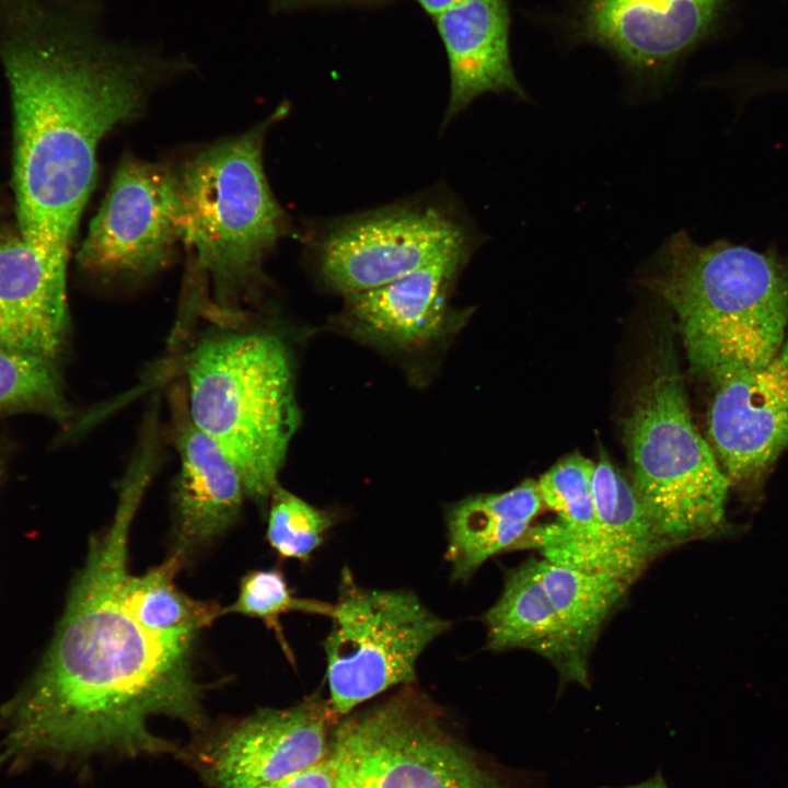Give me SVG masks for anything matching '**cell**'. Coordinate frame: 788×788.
Returning <instances> with one entry per match:
<instances>
[{
    "instance_id": "7",
    "label": "cell",
    "mask_w": 788,
    "mask_h": 788,
    "mask_svg": "<svg viewBox=\"0 0 788 788\" xmlns=\"http://www.w3.org/2000/svg\"><path fill=\"white\" fill-rule=\"evenodd\" d=\"M334 726L335 788H496L412 684Z\"/></svg>"
},
{
    "instance_id": "24",
    "label": "cell",
    "mask_w": 788,
    "mask_h": 788,
    "mask_svg": "<svg viewBox=\"0 0 788 788\" xmlns=\"http://www.w3.org/2000/svg\"><path fill=\"white\" fill-rule=\"evenodd\" d=\"M266 537L281 558L308 561L324 541L334 517L290 493L280 484L268 501Z\"/></svg>"
},
{
    "instance_id": "17",
    "label": "cell",
    "mask_w": 788,
    "mask_h": 788,
    "mask_svg": "<svg viewBox=\"0 0 788 788\" xmlns=\"http://www.w3.org/2000/svg\"><path fill=\"white\" fill-rule=\"evenodd\" d=\"M68 333L67 283L20 234L0 240V347L55 361Z\"/></svg>"
},
{
    "instance_id": "9",
    "label": "cell",
    "mask_w": 788,
    "mask_h": 788,
    "mask_svg": "<svg viewBox=\"0 0 788 788\" xmlns=\"http://www.w3.org/2000/svg\"><path fill=\"white\" fill-rule=\"evenodd\" d=\"M453 210L412 201L333 222L312 242L322 280L345 296L373 289L447 255L472 251Z\"/></svg>"
},
{
    "instance_id": "20",
    "label": "cell",
    "mask_w": 788,
    "mask_h": 788,
    "mask_svg": "<svg viewBox=\"0 0 788 788\" xmlns=\"http://www.w3.org/2000/svg\"><path fill=\"white\" fill-rule=\"evenodd\" d=\"M542 506L537 483L528 479L507 491L470 496L449 507L445 560L451 579L466 582L487 559L515 549Z\"/></svg>"
},
{
    "instance_id": "28",
    "label": "cell",
    "mask_w": 788,
    "mask_h": 788,
    "mask_svg": "<svg viewBox=\"0 0 788 788\" xmlns=\"http://www.w3.org/2000/svg\"><path fill=\"white\" fill-rule=\"evenodd\" d=\"M432 18L470 0H415Z\"/></svg>"
},
{
    "instance_id": "22",
    "label": "cell",
    "mask_w": 788,
    "mask_h": 788,
    "mask_svg": "<svg viewBox=\"0 0 788 788\" xmlns=\"http://www.w3.org/2000/svg\"><path fill=\"white\" fill-rule=\"evenodd\" d=\"M184 563V557L173 552L160 565L140 576L128 572L124 580L121 599L125 606L153 633L197 637L221 616L219 604L195 600L177 588L175 577Z\"/></svg>"
},
{
    "instance_id": "4",
    "label": "cell",
    "mask_w": 788,
    "mask_h": 788,
    "mask_svg": "<svg viewBox=\"0 0 788 788\" xmlns=\"http://www.w3.org/2000/svg\"><path fill=\"white\" fill-rule=\"evenodd\" d=\"M645 282L674 310L692 367L712 386L770 361L788 333V264L685 231L657 253Z\"/></svg>"
},
{
    "instance_id": "1",
    "label": "cell",
    "mask_w": 788,
    "mask_h": 788,
    "mask_svg": "<svg viewBox=\"0 0 788 788\" xmlns=\"http://www.w3.org/2000/svg\"><path fill=\"white\" fill-rule=\"evenodd\" d=\"M103 15V0H0L20 236L65 282L99 143L193 69L186 55L111 40Z\"/></svg>"
},
{
    "instance_id": "23",
    "label": "cell",
    "mask_w": 788,
    "mask_h": 788,
    "mask_svg": "<svg viewBox=\"0 0 788 788\" xmlns=\"http://www.w3.org/2000/svg\"><path fill=\"white\" fill-rule=\"evenodd\" d=\"M21 412L70 415L54 360L0 347V416Z\"/></svg>"
},
{
    "instance_id": "12",
    "label": "cell",
    "mask_w": 788,
    "mask_h": 788,
    "mask_svg": "<svg viewBox=\"0 0 788 788\" xmlns=\"http://www.w3.org/2000/svg\"><path fill=\"white\" fill-rule=\"evenodd\" d=\"M711 448L730 483L758 482L788 450V333L766 364L712 386Z\"/></svg>"
},
{
    "instance_id": "8",
    "label": "cell",
    "mask_w": 788,
    "mask_h": 788,
    "mask_svg": "<svg viewBox=\"0 0 788 788\" xmlns=\"http://www.w3.org/2000/svg\"><path fill=\"white\" fill-rule=\"evenodd\" d=\"M324 640L329 704L337 717L399 685L413 684L417 660L451 626L408 590L360 587L344 568Z\"/></svg>"
},
{
    "instance_id": "11",
    "label": "cell",
    "mask_w": 788,
    "mask_h": 788,
    "mask_svg": "<svg viewBox=\"0 0 788 788\" xmlns=\"http://www.w3.org/2000/svg\"><path fill=\"white\" fill-rule=\"evenodd\" d=\"M337 718L328 700L313 695L289 708L259 709L182 755L211 788H258L325 757Z\"/></svg>"
},
{
    "instance_id": "13",
    "label": "cell",
    "mask_w": 788,
    "mask_h": 788,
    "mask_svg": "<svg viewBox=\"0 0 788 788\" xmlns=\"http://www.w3.org/2000/svg\"><path fill=\"white\" fill-rule=\"evenodd\" d=\"M171 438L178 456L172 483L175 548L186 560L225 533L246 497L240 472L219 444L198 429L183 391L171 394Z\"/></svg>"
},
{
    "instance_id": "6",
    "label": "cell",
    "mask_w": 788,
    "mask_h": 788,
    "mask_svg": "<svg viewBox=\"0 0 788 788\" xmlns=\"http://www.w3.org/2000/svg\"><path fill=\"white\" fill-rule=\"evenodd\" d=\"M624 433L633 487L664 548L719 531L731 483L692 420L665 344L649 366Z\"/></svg>"
},
{
    "instance_id": "18",
    "label": "cell",
    "mask_w": 788,
    "mask_h": 788,
    "mask_svg": "<svg viewBox=\"0 0 788 788\" xmlns=\"http://www.w3.org/2000/svg\"><path fill=\"white\" fill-rule=\"evenodd\" d=\"M487 648L529 649L548 660L564 682L589 684L588 656L577 647L530 559L508 571L502 592L484 614Z\"/></svg>"
},
{
    "instance_id": "19",
    "label": "cell",
    "mask_w": 788,
    "mask_h": 788,
    "mask_svg": "<svg viewBox=\"0 0 788 788\" xmlns=\"http://www.w3.org/2000/svg\"><path fill=\"white\" fill-rule=\"evenodd\" d=\"M592 485L599 533L581 554L579 569L630 586L665 548L633 484L605 455L594 463Z\"/></svg>"
},
{
    "instance_id": "14",
    "label": "cell",
    "mask_w": 788,
    "mask_h": 788,
    "mask_svg": "<svg viewBox=\"0 0 788 788\" xmlns=\"http://www.w3.org/2000/svg\"><path fill=\"white\" fill-rule=\"evenodd\" d=\"M725 0H584L581 34L640 76L664 74L708 32Z\"/></svg>"
},
{
    "instance_id": "16",
    "label": "cell",
    "mask_w": 788,
    "mask_h": 788,
    "mask_svg": "<svg viewBox=\"0 0 788 788\" xmlns=\"http://www.w3.org/2000/svg\"><path fill=\"white\" fill-rule=\"evenodd\" d=\"M433 19L450 70L443 125L482 94L509 91L524 97L510 59L506 0H470Z\"/></svg>"
},
{
    "instance_id": "27",
    "label": "cell",
    "mask_w": 788,
    "mask_h": 788,
    "mask_svg": "<svg viewBox=\"0 0 788 788\" xmlns=\"http://www.w3.org/2000/svg\"><path fill=\"white\" fill-rule=\"evenodd\" d=\"M384 0H270V10L274 13H291L313 7L334 5L344 3H370Z\"/></svg>"
},
{
    "instance_id": "10",
    "label": "cell",
    "mask_w": 788,
    "mask_h": 788,
    "mask_svg": "<svg viewBox=\"0 0 788 788\" xmlns=\"http://www.w3.org/2000/svg\"><path fill=\"white\" fill-rule=\"evenodd\" d=\"M179 241L177 173L128 153L91 222L78 262L102 280L141 281L171 263Z\"/></svg>"
},
{
    "instance_id": "25",
    "label": "cell",
    "mask_w": 788,
    "mask_h": 788,
    "mask_svg": "<svg viewBox=\"0 0 788 788\" xmlns=\"http://www.w3.org/2000/svg\"><path fill=\"white\" fill-rule=\"evenodd\" d=\"M333 605L317 600L296 596L278 568L257 569L246 572L233 603L222 607L223 614H241L258 618L275 633L283 651L291 656L282 635L280 616L289 612L331 615Z\"/></svg>"
},
{
    "instance_id": "15",
    "label": "cell",
    "mask_w": 788,
    "mask_h": 788,
    "mask_svg": "<svg viewBox=\"0 0 788 788\" xmlns=\"http://www.w3.org/2000/svg\"><path fill=\"white\" fill-rule=\"evenodd\" d=\"M471 253L447 255L383 286L345 296V325L368 341L396 348L438 338L451 317L450 291Z\"/></svg>"
},
{
    "instance_id": "30",
    "label": "cell",
    "mask_w": 788,
    "mask_h": 788,
    "mask_svg": "<svg viewBox=\"0 0 788 788\" xmlns=\"http://www.w3.org/2000/svg\"><path fill=\"white\" fill-rule=\"evenodd\" d=\"M2 475H3V464L0 461V482H1Z\"/></svg>"
},
{
    "instance_id": "2",
    "label": "cell",
    "mask_w": 788,
    "mask_h": 788,
    "mask_svg": "<svg viewBox=\"0 0 788 788\" xmlns=\"http://www.w3.org/2000/svg\"><path fill=\"white\" fill-rule=\"evenodd\" d=\"M150 476L128 470L112 523L90 543L43 662L3 708L2 758L114 752L155 755L174 745L149 729L162 715L199 730L202 685L196 637L143 627L121 599L132 520Z\"/></svg>"
},
{
    "instance_id": "26",
    "label": "cell",
    "mask_w": 788,
    "mask_h": 788,
    "mask_svg": "<svg viewBox=\"0 0 788 788\" xmlns=\"http://www.w3.org/2000/svg\"><path fill=\"white\" fill-rule=\"evenodd\" d=\"M337 766L331 751L322 760L258 788H335Z\"/></svg>"
},
{
    "instance_id": "3",
    "label": "cell",
    "mask_w": 788,
    "mask_h": 788,
    "mask_svg": "<svg viewBox=\"0 0 788 788\" xmlns=\"http://www.w3.org/2000/svg\"><path fill=\"white\" fill-rule=\"evenodd\" d=\"M280 106L250 130L198 152L177 173L182 242L189 252L186 280L211 298L213 323H239L268 285L264 263L290 223L268 185L263 163L267 130ZM204 309V310H205Z\"/></svg>"
},
{
    "instance_id": "29",
    "label": "cell",
    "mask_w": 788,
    "mask_h": 788,
    "mask_svg": "<svg viewBox=\"0 0 788 788\" xmlns=\"http://www.w3.org/2000/svg\"><path fill=\"white\" fill-rule=\"evenodd\" d=\"M601 788H613V787H601ZM617 788H668L662 775L660 773H656L652 777L649 779L630 786H624V787H617Z\"/></svg>"
},
{
    "instance_id": "21",
    "label": "cell",
    "mask_w": 788,
    "mask_h": 788,
    "mask_svg": "<svg viewBox=\"0 0 788 788\" xmlns=\"http://www.w3.org/2000/svg\"><path fill=\"white\" fill-rule=\"evenodd\" d=\"M593 466L589 459L575 453L540 477L536 483L543 505L558 519L531 526L518 549L534 548L542 558L568 566L594 541L599 521L592 485Z\"/></svg>"
},
{
    "instance_id": "5",
    "label": "cell",
    "mask_w": 788,
    "mask_h": 788,
    "mask_svg": "<svg viewBox=\"0 0 788 788\" xmlns=\"http://www.w3.org/2000/svg\"><path fill=\"white\" fill-rule=\"evenodd\" d=\"M183 370L190 420L236 466L246 497L267 508L301 421L288 344L247 320L213 323L194 338Z\"/></svg>"
}]
</instances>
